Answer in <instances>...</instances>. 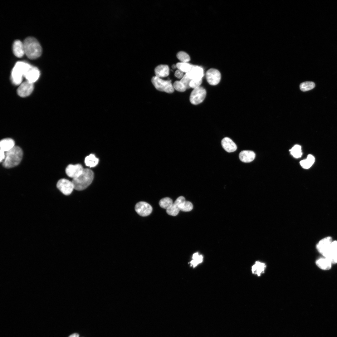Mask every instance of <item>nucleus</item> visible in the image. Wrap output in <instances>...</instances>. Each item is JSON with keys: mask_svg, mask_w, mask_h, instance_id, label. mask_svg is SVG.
<instances>
[{"mask_svg": "<svg viewBox=\"0 0 337 337\" xmlns=\"http://www.w3.org/2000/svg\"><path fill=\"white\" fill-rule=\"evenodd\" d=\"M176 66L178 69L186 73L191 70L194 66L188 62H180L177 63Z\"/></svg>", "mask_w": 337, "mask_h": 337, "instance_id": "25", "label": "nucleus"}, {"mask_svg": "<svg viewBox=\"0 0 337 337\" xmlns=\"http://www.w3.org/2000/svg\"><path fill=\"white\" fill-rule=\"evenodd\" d=\"M33 89V83L27 81L22 83L19 86L17 90V93L21 97H26L29 95Z\"/></svg>", "mask_w": 337, "mask_h": 337, "instance_id": "12", "label": "nucleus"}, {"mask_svg": "<svg viewBox=\"0 0 337 337\" xmlns=\"http://www.w3.org/2000/svg\"><path fill=\"white\" fill-rule=\"evenodd\" d=\"M12 51L14 55L17 57L23 56L25 54L23 43L19 40H15L13 44Z\"/></svg>", "mask_w": 337, "mask_h": 337, "instance_id": "17", "label": "nucleus"}, {"mask_svg": "<svg viewBox=\"0 0 337 337\" xmlns=\"http://www.w3.org/2000/svg\"><path fill=\"white\" fill-rule=\"evenodd\" d=\"M317 266L322 270H330L331 267L332 263L327 258L324 257L319 258L315 261Z\"/></svg>", "mask_w": 337, "mask_h": 337, "instance_id": "21", "label": "nucleus"}, {"mask_svg": "<svg viewBox=\"0 0 337 337\" xmlns=\"http://www.w3.org/2000/svg\"><path fill=\"white\" fill-rule=\"evenodd\" d=\"M266 267L265 263L257 261L252 266V273L258 276H260L262 274L264 273Z\"/></svg>", "mask_w": 337, "mask_h": 337, "instance_id": "22", "label": "nucleus"}, {"mask_svg": "<svg viewBox=\"0 0 337 337\" xmlns=\"http://www.w3.org/2000/svg\"><path fill=\"white\" fill-rule=\"evenodd\" d=\"M180 210L178 205L173 203L172 205L166 210V212L168 214L174 216L178 214Z\"/></svg>", "mask_w": 337, "mask_h": 337, "instance_id": "30", "label": "nucleus"}, {"mask_svg": "<svg viewBox=\"0 0 337 337\" xmlns=\"http://www.w3.org/2000/svg\"><path fill=\"white\" fill-rule=\"evenodd\" d=\"M151 82L156 89L159 91L169 93L174 91L173 85L170 81L164 80L155 76L152 78Z\"/></svg>", "mask_w": 337, "mask_h": 337, "instance_id": "5", "label": "nucleus"}, {"mask_svg": "<svg viewBox=\"0 0 337 337\" xmlns=\"http://www.w3.org/2000/svg\"><path fill=\"white\" fill-rule=\"evenodd\" d=\"M206 78L208 83L211 85L218 84L221 79V75L217 69L211 68L209 69L206 74Z\"/></svg>", "mask_w": 337, "mask_h": 337, "instance_id": "9", "label": "nucleus"}, {"mask_svg": "<svg viewBox=\"0 0 337 337\" xmlns=\"http://www.w3.org/2000/svg\"><path fill=\"white\" fill-rule=\"evenodd\" d=\"M156 76L159 77L167 76L169 74V68L167 65H160L157 66L154 70Z\"/></svg>", "mask_w": 337, "mask_h": 337, "instance_id": "20", "label": "nucleus"}, {"mask_svg": "<svg viewBox=\"0 0 337 337\" xmlns=\"http://www.w3.org/2000/svg\"><path fill=\"white\" fill-rule=\"evenodd\" d=\"M314 157L311 154H309L306 159L302 160L300 162V164L302 167L305 169H308L310 168L315 162Z\"/></svg>", "mask_w": 337, "mask_h": 337, "instance_id": "24", "label": "nucleus"}, {"mask_svg": "<svg viewBox=\"0 0 337 337\" xmlns=\"http://www.w3.org/2000/svg\"><path fill=\"white\" fill-rule=\"evenodd\" d=\"M173 203L172 200L168 197H166L161 199L159 203L160 206L166 210L169 208Z\"/></svg>", "mask_w": 337, "mask_h": 337, "instance_id": "27", "label": "nucleus"}, {"mask_svg": "<svg viewBox=\"0 0 337 337\" xmlns=\"http://www.w3.org/2000/svg\"><path fill=\"white\" fill-rule=\"evenodd\" d=\"M173 86L174 89L179 92H184L187 89L185 86L180 81H175L174 83Z\"/></svg>", "mask_w": 337, "mask_h": 337, "instance_id": "32", "label": "nucleus"}, {"mask_svg": "<svg viewBox=\"0 0 337 337\" xmlns=\"http://www.w3.org/2000/svg\"><path fill=\"white\" fill-rule=\"evenodd\" d=\"M177 57L181 62H188L190 60V57L189 55L183 51H180L178 52L177 54Z\"/></svg>", "mask_w": 337, "mask_h": 337, "instance_id": "31", "label": "nucleus"}, {"mask_svg": "<svg viewBox=\"0 0 337 337\" xmlns=\"http://www.w3.org/2000/svg\"><path fill=\"white\" fill-rule=\"evenodd\" d=\"M191 80V79L189 78L185 74L181 79L180 81L184 85L187 89L190 88L189 84Z\"/></svg>", "mask_w": 337, "mask_h": 337, "instance_id": "35", "label": "nucleus"}, {"mask_svg": "<svg viewBox=\"0 0 337 337\" xmlns=\"http://www.w3.org/2000/svg\"><path fill=\"white\" fill-rule=\"evenodd\" d=\"M332 264L337 263V241H333L327 250L322 255Z\"/></svg>", "mask_w": 337, "mask_h": 337, "instance_id": "8", "label": "nucleus"}, {"mask_svg": "<svg viewBox=\"0 0 337 337\" xmlns=\"http://www.w3.org/2000/svg\"><path fill=\"white\" fill-rule=\"evenodd\" d=\"M31 66L25 62H17L12 72L11 77L13 83L17 85L20 84L22 81V77L24 76Z\"/></svg>", "mask_w": 337, "mask_h": 337, "instance_id": "4", "label": "nucleus"}, {"mask_svg": "<svg viewBox=\"0 0 337 337\" xmlns=\"http://www.w3.org/2000/svg\"><path fill=\"white\" fill-rule=\"evenodd\" d=\"M5 158L2 162L5 168H9L18 165L21 162L23 155L22 149L15 146L12 149L5 152Z\"/></svg>", "mask_w": 337, "mask_h": 337, "instance_id": "1", "label": "nucleus"}, {"mask_svg": "<svg viewBox=\"0 0 337 337\" xmlns=\"http://www.w3.org/2000/svg\"><path fill=\"white\" fill-rule=\"evenodd\" d=\"M68 337H79V335L77 333H74L70 335Z\"/></svg>", "mask_w": 337, "mask_h": 337, "instance_id": "38", "label": "nucleus"}, {"mask_svg": "<svg viewBox=\"0 0 337 337\" xmlns=\"http://www.w3.org/2000/svg\"><path fill=\"white\" fill-rule=\"evenodd\" d=\"M135 209L139 215L142 217H145L149 215L151 213L152 208L148 203L144 202H140L136 204Z\"/></svg>", "mask_w": 337, "mask_h": 337, "instance_id": "10", "label": "nucleus"}, {"mask_svg": "<svg viewBox=\"0 0 337 337\" xmlns=\"http://www.w3.org/2000/svg\"><path fill=\"white\" fill-rule=\"evenodd\" d=\"M255 154L253 151L245 150L242 151L239 154V158L241 161L244 163H249L254 160Z\"/></svg>", "mask_w": 337, "mask_h": 337, "instance_id": "18", "label": "nucleus"}, {"mask_svg": "<svg viewBox=\"0 0 337 337\" xmlns=\"http://www.w3.org/2000/svg\"><path fill=\"white\" fill-rule=\"evenodd\" d=\"M175 76L178 79H181L184 76L183 72L180 70L178 69L175 72Z\"/></svg>", "mask_w": 337, "mask_h": 337, "instance_id": "36", "label": "nucleus"}, {"mask_svg": "<svg viewBox=\"0 0 337 337\" xmlns=\"http://www.w3.org/2000/svg\"><path fill=\"white\" fill-rule=\"evenodd\" d=\"M291 154L295 158H300L302 154L300 146L296 144L289 150Z\"/></svg>", "mask_w": 337, "mask_h": 337, "instance_id": "28", "label": "nucleus"}, {"mask_svg": "<svg viewBox=\"0 0 337 337\" xmlns=\"http://www.w3.org/2000/svg\"><path fill=\"white\" fill-rule=\"evenodd\" d=\"M206 95V90L203 87L199 86L194 89L190 95V102L194 105L198 104L203 101Z\"/></svg>", "mask_w": 337, "mask_h": 337, "instance_id": "6", "label": "nucleus"}, {"mask_svg": "<svg viewBox=\"0 0 337 337\" xmlns=\"http://www.w3.org/2000/svg\"><path fill=\"white\" fill-rule=\"evenodd\" d=\"M193 208L192 203L188 201H185L181 206L180 210L183 212H189Z\"/></svg>", "mask_w": 337, "mask_h": 337, "instance_id": "33", "label": "nucleus"}, {"mask_svg": "<svg viewBox=\"0 0 337 337\" xmlns=\"http://www.w3.org/2000/svg\"><path fill=\"white\" fill-rule=\"evenodd\" d=\"M191 79H201L203 76V70L202 68L194 66L191 70L186 73Z\"/></svg>", "mask_w": 337, "mask_h": 337, "instance_id": "14", "label": "nucleus"}, {"mask_svg": "<svg viewBox=\"0 0 337 337\" xmlns=\"http://www.w3.org/2000/svg\"><path fill=\"white\" fill-rule=\"evenodd\" d=\"M40 76V71L36 67L32 66L25 74L24 77L27 81L33 83L36 81Z\"/></svg>", "mask_w": 337, "mask_h": 337, "instance_id": "15", "label": "nucleus"}, {"mask_svg": "<svg viewBox=\"0 0 337 337\" xmlns=\"http://www.w3.org/2000/svg\"><path fill=\"white\" fill-rule=\"evenodd\" d=\"M84 168L80 164L75 165L69 164L66 169V173L67 175L70 177L76 178L80 176L82 173Z\"/></svg>", "mask_w": 337, "mask_h": 337, "instance_id": "11", "label": "nucleus"}, {"mask_svg": "<svg viewBox=\"0 0 337 337\" xmlns=\"http://www.w3.org/2000/svg\"><path fill=\"white\" fill-rule=\"evenodd\" d=\"M56 187L61 192L66 195H70L74 189L72 182L65 178L59 180L57 183Z\"/></svg>", "mask_w": 337, "mask_h": 337, "instance_id": "7", "label": "nucleus"}, {"mask_svg": "<svg viewBox=\"0 0 337 337\" xmlns=\"http://www.w3.org/2000/svg\"><path fill=\"white\" fill-rule=\"evenodd\" d=\"M0 162L1 163L4 160L5 158V152L0 149Z\"/></svg>", "mask_w": 337, "mask_h": 337, "instance_id": "37", "label": "nucleus"}, {"mask_svg": "<svg viewBox=\"0 0 337 337\" xmlns=\"http://www.w3.org/2000/svg\"><path fill=\"white\" fill-rule=\"evenodd\" d=\"M15 141L12 139H3L0 142V149L6 152L12 149L15 146Z\"/></svg>", "mask_w": 337, "mask_h": 337, "instance_id": "19", "label": "nucleus"}, {"mask_svg": "<svg viewBox=\"0 0 337 337\" xmlns=\"http://www.w3.org/2000/svg\"><path fill=\"white\" fill-rule=\"evenodd\" d=\"M23 44L25 53L29 59H36L41 55L42 47L36 38L32 37H28L24 40Z\"/></svg>", "mask_w": 337, "mask_h": 337, "instance_id": "2", "label": "nucleus"}, {"mask_svg": "<svg viewBox=\"0 0 337 337\" xmlns=\"http://www.w3.org/2000/svg\"><path fill=\"white\" fill-rule=\"evenodd\" d=\"M315 86V83L312 81H306L301 83L300 85V90L306 91L313 89Z\"/></svg>", "mask_w": 337, "mask_h": 337, "instance_id": "29", "label": "nucleus"}, {"mask_svg": "<svg viewBox=\"0 0 337 337\" xmlns=\"http://www.w3.org/2000/svg\"><path fill=\"white\" fill-rule=\"evenodd\" d=\"M221 144L224 150L229 153L233 152L237 149V146L235 143L227 137H225L222 139Z\"/></svg>", "mask_w": 337, "mask_h": 337, "instance_id": "16", "label": "nucleus"}, {"mask_svg": "<svg viewBox=\"0 0 337 337\" xmlns=\"http://www.w3.org/2000/svg\"><path fill=\"white\" fill-rule=\"evenodd\" d=\"M98 162L99 159L93 154H91L86 156L85 160V163L86 165L90 167L95 166L98 164Z\"/></svg>", "mask_w": 337, "mask_h": 337, "instance_id": "23", "label": "nucleus"}, {"mask_svg": "<svg viewBox=\"0 0 337 337\" xmlns=\"http://www.w3.org/2000/svg\"><path fill=\"white\" fill-rule=\"evenodd\" d=\"M202 83V79L191 80L189 83L190 88L195 89L200 86Z\"/></svg>", "mask_w": 337, "mask_h": 337, "instance_id": "34", "label": "nucleus"}, {"mask_svg": "<svg viewBox=\"0 0 337 337\" xmlns=\"http://www.w3.org/2000/svg\"><path fill=\"white\" fill-rule=\"evenodd\" d=\"M332 241V238L330 237L322 239L316 245L317 251L322 255L329 247Z\"/></svg>", "mask_w": 337, "mask_h": 337, "instance_id": "13", "label": "nucleus"}, {"mask_svg": "<svg viewBox=\"0 0 337 337\" xmlns=\"http://www.w3.org/2000/svg\"><path fill=\"white\" fill-rule=\"evenodd\" d=\"M93 172L89 168H84L82 173L72 181L74 189L81 191L86 188L92 182L94 178Z\"/></svg>", "mask_w": 337, "mask_h": 337, "instance_id": "3", "label": "nucleus"}, {"mask_svg": "<svg viewBox=\"0 0 337 337\" xmlns=\"http://www.w3.org/2000/svg\"><path fill=\"white\" fill-rule=\"evenodd\" d=\"M203 259L202 255H199L198 252L194 253L192 256V260L190 262L191 266L193 267H196L203 261Z\"/></svg>", "mask_w": 337, "mask_h": 337, "instance_id": "26", "label": "nucleus"}]
</instances>
